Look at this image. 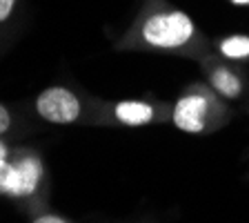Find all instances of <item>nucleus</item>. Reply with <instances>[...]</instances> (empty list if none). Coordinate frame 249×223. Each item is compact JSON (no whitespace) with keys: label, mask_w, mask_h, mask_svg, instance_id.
<instances>
[{"label":"nucleus","mask_w":249,"mask_h":223,"mask_svg":"<svg viewBox=\"0 0 249 223\" xmlns=\"http://www.w3.org/2000/svg\"><path fill=\"white\" fill-rule=\"evenodd\" d=\"M120 45L140 52H167V54H198L202 36L196 22L182 9L167 5H149L138 14Z\"/></svg>","instance_id":"nucleus-1"},{"label":"nucleus","mask_w":249,"mask_h":223,"mask_svg":"<svg viewBox=\"0 0 249 223\" xmlns=\"http://www.w3.org/2000/svg\"><path fill=\"white\" fill-rule=\"evenodd\" d=\"M229 119L227 105L207 83H192L171 105L169 121L187 134H207L223 127Z\"/></svg>","instance_id":"nucleus-2"},{"label":"nucleus","mask_w":249,"mask_h":223,"mask_svg":"<svg viewBox=\"0 0 249 223\" xmlns=\"http://www.w3.org/2000/svg\"><path fill=\"white\" fill-rule=\"evenodd\" d=\"M47 192H49V174L40 152L31 147H16L11 154L5 199L18 203L27 212L36 214L40 210H47Z\"/></svg>","instance_id":"nucleus-3"},{"label":"nucleus","mask_w":249,"mask_h":223,"mask_svg":"<svg viewBox=\"0 0 249 223\" xmlns=\"http://www.w3.org/2000/svg\"><path fill=\"white\" fill-rule=\"evenodd\" d=\"M34 109L49 125L91 123L89 105L65 85H52V87L42 89L34 101Z\"/></svg>","instance_id":"nucleus-4"},{"label":"nucleus","mask_w":249,"mask_h":223,"mask_svg":"<svg viewBox=\"0 0 249 223\" xmlns=\"http://www.w3.org/2000/svg\"><path fill=\"white\" fill-rule=\"evenodd\" d=\"M171 109L162 103L149 101H114V103H98L91 109V123L123 125V127H142L167 121Z\"/></svg>","instance_id":"nucleus-5"},{"label":"nucleus","mask_w":249,"mask_h":223,"mask_svg":"<svg viewBox=\"0 0 249 223\" xmlns=\"http://www.w3.org/2000/svg\"><path fill=\"white\" fill-rule=\"evenodd\" d=\"M200 65H202L205 76H207V85L223 101H236L243 96L245 81L233 65H229L227 61H223V58L212 56V54L202 56Z\"/></svg>","instance_id":"nucleus-6"},{"label":"nucleus","mask_w":249,"mask_h":223,"mask_svg":"<svg viewBox=\"0 0 249 223\" xmlns=\"http://www.w3.org/2000/svg\"><path fill=\"white\" fill-rule=\"evenodd\" d=\"M218 54L227 61H247L249 58V36L236 34L218 42Z\"/></svg>","instance_id":"nucleus-7"},{"label":"nucleus","mask_w":249,"mask_h":223,"mask_svg":"<svg viewBox=\"0 0 249 223\" xmlns=\"http://www.w3.org/2000/svg\"><path fill=\"white\" fill-rule=\"evenodd\" d=\"M18 9V0H0V34L11 25Z\"/></svg>","instance_id":"nucleus-8"},{"label":"nucleus","mask_w":249,"mask_h":223,"mask_svg":"<svg viewBox=\"0 0 249 223\" xmlns=\"http://www.w3.org/2000/svg\"><path fill=\"white\" fill-rule=\"evenodd\" d=\"M29 223H73V221L67 217H60V214L52 212V210H40V212H36L31 217Z\"/></svg>","instance_id":"nucleus-9"},{"label":"nucleus","mask_w":249,"mask_h":223,"mask_svg":"<svg viewBox=\"0 0 249 223\" xmlns=\"http://www.w3.org/2000/svg\"><path fill=\"white\" fill-rule=\"evenodd\" d=\"M14 114H11V109L7 107L5 103H0V139L7 136L11 130H14Z\"/></svg>","instance_id":"nucleus-10"}]
</instances>
